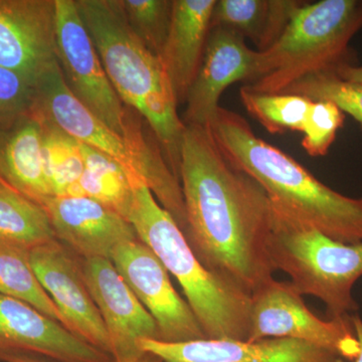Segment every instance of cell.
Listing matches in <instances>:
<instances>
[{"label":"cell","mask_w":362,"mask_h":362,"mask_svg":"<svg viewBox=\"0 0 362 362\" xmlns=\"http://www.w3.org/2000/svg\"><path fill=\"white\" fill-rule=\"evenodd\" d=\"M273 211L269 252L274 268L291 278L301 296L321 300L329 319L349 317L358 308L352 289L362 277V242H338Z\"/></svg>","instance_id":"52a82bcc"},{"label":"cell","mask_w":362,"mask_h":362,"mask_svg":"<svg viewBox=\"0 0 362 362\" xmlns=\"http://www.w3.org/2000/svg\"><path fill=\"white\" fill-rule=\"evenodd\" d=\"M0 361L2 362H57L47 357L28 352L11 351L0 354Z\"/></svg>","instance_id":"f546056e"},{"label":"cell","mask_w":362,"mask_h":362,"mask_svg":"<svg viewBox=\"0 0 362 362\" xmlns=\"http://www.w3.org/2000/svg\"><path fill=\"white\" fill-rule=\"evenodd\" d=\"M1 180H1V177H0V181H1Z\"/></svg>","instance_id":"836d02e7"},{"label":"cell","mask_w":362,"mask_h":362,"mask_svg":"<svg viewBox=\"0 0 362 362\" xmlns=\"http://www.w3.org/2000/svg\"><path fill=\"white\" fill-rule=\"evenodd\" d=\"M0 177L40 202L54 197L42 159V127L33 114L0 130Z\"/></svg>","instance_id":"d6986e66"},{"label":"cell","mask_w":362,"mask_h":362,"mask_svg":"<svg viewBox=\"0 0 362 362\" xmlns=\"http://www.w3.org/2000/svg\"><path fill=\"white\" fill-rule=\"evenodd\" d=\"M216 0H173L168 39L159 54L177 104H185L201 66Z\"/></svg>","instance_id":"ac0fdd59"},{"label":"cell","mask_w":362,"mask_h":362,"mask_svg":"<svg viewBox=\"0 0 362 362\" xmlns=\"http://www.w3.org/2000/svg\"><path fill=\"white\" fill-rule=\"evenodd\" d=\"M337 76L350 82L362 84V66L347 65L337 71Z\"/></svg>","instance_id":"4dcf8cb0"},{"label":"cell","mask_w":362,"mask_h":362,"mask_svg":"<svg viewBox=\"0 0 362 362\" xmlns=\"http://www.w3.org/2000/svg\"><path fill=\"white\" fill-rule=\"evenodd\" d=\"M111 262L158 326L159 340L180 343L207 339L187 301L173 288L168 271L141 240L123 243Z\"/></svg>","instance_id":"30bf717a"},{"label":"cell","mask_w":362,"mask_h":362,"mask_svg":"<svg viewBox=\"0 0 362 362\" xmlns=\"http://www.w3.org/2000/svg\"><path fill=\"white\" fill-rule=\"evenodd\" d=\"M32 113L58 126L78 142L89 145L118 162L132 185L135 187H148L156 201L185 233L187 216L182 188L161 147L146 137L128 139L102 122L74 96L59 64L37 84Z\"/></svg>","instance_id":"8992f818"},{"label":"cell","mask_w":362,"mask_h":362,"mask_svg":"<svg viewBox=\"0 0 362 362\" xmlns=\"http://www.w3.org/2000/svg\"><path fill=\"white\" fill-rule=\"evenodd\" d=\"M56 239L45 207L0 181V242L32 251Z\"/></svg>","instance_id":"7402d4cb"},{"label":"cell","mask_w":362,"mask_h":362,"mask_svg":"<svg viewBox=\"0 0 362 362\" xmlns=\"http://www.w3.org/2000/svg\"><path fill=\"white\" fill-rule=\"evenodd\" d=\"M37 88L14 71L0 66V130L32 114Z\"/></svg>","instance_id":"f1b7e54d"},{"label":"cell","mask_w":362,"mask_h":362,"mask_svg":"<svg viewBox=\"0 0 362 362\" xmlns=\"http://www.w3.org/2000/svg\"><path fill=\"white\" fill-rule=\"evenodd\" d=\"M39 354L57 362H113V358L33 306L0 294V354Z\"/></svg>","instance_id":"2e32d148"},{"label":"cell","mask_w":362,"mask_h":362,"mask_svg":"<svg viewBox=\"0 0 362 362\" xmlns=\"http://www.w3.org/2000/svg\"><path fill=\"white\" fill-rule=\"evenodd\" d=\"M284 93L301 95L312 101L332 102L345 115L347 114L358 123L362 132V84L350 82L328 71L302 78Z\"/></svg>","instance_id":"484cf974"},{"label":"cell","mask_w":362,"mask_h":362,"mask_svg":"<svg viewBox=\"0 0 362 362\" xmlns=\"http://www.w3.org/2000/svg\"><path fill=\"white\" fill-rule=\"evenodd\" d=\"M139 347L162 362H338L341 359L310 343L289 338L257 341L199 339L180 343L140 339Z\"/></svg>","instance_id":"e0dca14e"},{"label":"cell","mask_w":362,"mask_h":362,"mask_svg":"<svg viewBox=\"0 0 362 362\" xmlns=\"http://www.w3.org/2000/svg\"><path fill=\"white\" fill-rule=\"evenodd\" d=\"M57 54L66 86L88 110L119 135L144 134L142 116L126 106L107 76L75 0H56Z\"/></svg>","instance_id":"ba28073f"},{"label":"cell","mask_w":362,"mask_h":362,"mask_svg":"<svg viewBox=\"0 0 362 362\" xmlns=\"http://www.w3.org/2000/svg\"><path fill=\"white\" fill-rule=\"evenodd\" d=\"M80 148L84 173L66 197H90L127 220L135 189L129 176L118 162L103 152L81 142Z\"/></svg>","instance_id":"44dd1931"},{"label":"cell","mask_w":362,"mask_h":362,"mask_svg":"<svg viewBox=\"0 0 362 362\" xmlns=\"http://www.w3.org/2000/svg\"><path fill=\"white\" fill-rule=\"evenodd\" d=\"M127 221L178 281L207 339L247 341L252 295L199 261L175 218L145 185L135 187Z\"/></svg>","instance_id":"277c9868"},{"label":"cell","mask_w":362,"mask_h":362,"mask_svg":"<svg viewBox=\"0 0 362 362\" xmlns=\"http://www.w3.org/2000/svg\"><path fill=\"white\" fill-rule=\"evenodd\" d=\"M207 128L226 158L254 178L279 211L330 239L362 242V197H347L324 185L293 157L258 137L237 112L220 107Z\"/></svg>","instance_id":"7a4b0ae2"},{"label":"cell","mask_w":362,"mask_h":362,"mask_svg":"<svg viewBox=\"0 0 362 362\" xmlns=\"http://www.w3.org/2000/svg\"><path fill=\"white\" fill-rule=\"evenodd\" d=\"M240 97L247 113L273 135L301 132L312 102L301 95L255 92L247 86L240 88Z\"/></svg>","instance_id":"d4e9b609"},{"label":"cell","mask_w":362,"mask_h":362,"mask_svg":"<svg viewBox=\"0 0 362 362\" xmlns=\"http://www.w3.org/2000/svg\"><path fill=\"white\" fill-rule=\"evenodd\" d=\"M180 180L187 216L183 235L199 261L251 295L274 279L270 199L226 158L209 128H185Z\"/></svg>","instance_id":"6da1fadb"},{"label":"cell","mask_w":362,"mask_h":362,"mask_svg":"<svg viewBox=\"0 0 362 362\" xmlns=\"http://www.w3.org/2000/svg\"><path fill=\"white\" fill-rule=\"evenodd\" d=\"M104 70L126 106L149 124L169 166L180 178L185 124L160 59L135 35L121 0H75Z\"/></svg>","instance_id":"3957f363"},{"label":"cell","mask_w":362,"mask_h":362,"mask_svg":"<svg viewBox=\"0 0 362 362\" xmlns=\"http://www.w3.org/2000/svg\"><path fill=\"white\" fill-rule=\"evenodd\" d=\"M259 52L240 35L225 28H211L199 71L187 97L183 123L207 127L220 109V99L237 82L252 84L259 78Z\"/></svg>","instance_id":"5bb4252c"},{"label":"cell","mask_w":362,"mask_h":362,"mask_svg":"<svg viewBox=\"0 0 362 362\" xmlns=\"http://www.w3.org/2000/svg\"><path fill=\"white\" fill-rule=\"evenodd\" d=\"M0 362H2V361H0Z\"/></svg>","instance_id":"e575fe53"},{"label":"cell","mask_w":362,"mask_h":362,"mask_svg":"<svg viewBox=\"0 0 362 362\" xmlns=\"http://www.w3.org/2000/svg\"><path fill=\"white\" fill-rule=\"evenodd\" d=\"M361 30L362 0L304 1L277 42L259 52V78L245 86L278 94L308 76L357 65L350 42Z\"/></svg>","instance_id":"5b68a950"},{"label":"cell","mask_w":362,"mask_h":362,"mask_svg":"<svg viewBox=\"0 0 362 362\" xmlns=\"http://www.w3.org/2000/svg\"><path fill=\"white\" fill-rule=\"evenodd\" d=\"M121 4L133 32L159 57L168 39L173 0H121Z\"/></svg>","instance_id":"4316f807"},{"label":"cell","mask_w":362,"mask_h":362,"mask_svg":"<svg viewBox=\"0 0 362 362\" xmlns=\"http://www.w3.org/2000/svg\"><path fill=\"white\" fill-rule=\"evenodd\" d=\"M344 113L332 102L312 101L305 118L302 146L312 157H323L337 139V132L344 125Z\"/></svg>","instance_id":"83f0119b"},{"label":"cell","mask_w":362,"mask_h":362,"mask_svg":"<svg viewBox=\"0 0 362 362\" xmlns=\"http://www.w3.org/2000/svg\"><path fill=\"white\" fill-rule=\"evenodd\" d=\"M86 284L108 331L114 362L144 356L140 339L159 340L158 326L137 299L111 259H82Z\"/></svg>","instance_id":"4fadbf2b"},{"label":"cell","mask_w":362,"mask_h":362,"mask_svg":"<svg viewBox=\"0 0 362 362\" xmlns=\"http://www.w3.org/2000/svg\"><path fill=\"white\" fill-rule=\"evenodd\" d=\"M266 338L310 343L349 361H354L359 352L350 316L323 320L305 305L291 283L275 279L252 294L247 341Z\"/></svg>","instance_id":"9c48e42d"},{"label":"cell","mask_w":362,"mask_h":362,"mask_svg":"<svg viewBox=\"0 0 362 362\" xmlns=\"http://www.w3.org/2000/svg\"><path fill=\"white\" fill-rule=\"evenodd\" d=\"M40 284L58 307L64 326L112 357L108 331L86 284L82 259L59 240L30 252Z\"/></svg>","instance_id":"8fae6325"},{"label":"cell","mask_w":362,"mask_h":362,"mask_svg":"<svg viewBox=\"0 0 362 362\" xmlns=\"http://www.w3.org/2000/svg\"><path fill=\"white\" fill-rule=\"evenodd\" d=\"M350 320H351L352 327H354V334L357 341L359 344V352L358 356L354 359V362H362V319L359 315L350 316ZM338 362H344L343 359H339Z\"/></svg>","instance_id":"1f68e13d"},{"label":"cell","mask_w":362,"mask_h":362,"mask_svg":"<svg viewBox=\"0 0 362 362\" xmlns=\"http://www.w3.org/2000/svg\"><path fill=\"white\" fill-rule=\"evenodd\" d=\"M58 64L56 0H0V66L37 88Z\"/></svg>","instance_id":"7c38bea8"},{"label":"cell","mask_w":362,"mask_h":362,"mask_svg":"<svg viewBox=\"0 0 362 362\" xmlns=\"http://www.w3.org/2000/svg\"><path fill=\"white\" fill-rule=\"evenodd\" d=\"M299 0H216L211 28L233 30L256 45L257 51L270 49L284 32Z\"/></svg>","instance_id":"ffe728a7"},{"label":"cell","mask_w":362,"mask_h":362,"mask_svg":"<svg viewBox=\"0 0 362 362\" xmlns=\"http://www.w3.org/2000/svg\"><path fill=\"white\" fill-rule=\"evenodd\" d=\"M30 252L0 242V294L25 302L64 325L58 307L33 271Z\"/></svg>","instance_id":"603a6c76"},{"label":"cell","mask_w":362,"mask_h":362,"mask_svg":"<svg viewBox=\"0 0 362 362\" xmlns=\"http://www.w3.org/2000/svg\"><path fill=\"white\" fill-rule=\"evenodd\" d=\"M45 207L57 240L82 259H111L125 242L138 239L134 228L111 207L87 197H49Z\"/></svg>","instance_id":"9a60e30c"},{"label":"cell","mask_w":362,"mask_h":362,"mask_svg":"<svg viewBox=\"0 0 362 362\" xmlns=\"http://www.w3.org/2000/svg\"><path fill=\"white\" fill-rule=\"evenodd\" d=\"M37 119L42 123V159L52 194L66 197L84 173L80 142L54 124Z\"/></svg>","instance_id":"cb8c5ba5"},{"label":"cell","mask_w":362,"mask_h":362,"mask_svg":"<svg viewBox=\"0 0 362 362\" xmlns=\"http://www.w3.org/2000/svg\"><path fill=\"white\" fill-rule=\"evenodd\" d=\"M134 362H162V361H161L160 358H158V357L154 356V354H148V352H146V354H145L144 356L140 357V358H138L137 361H135Z\"/></svg>","instance_id":"d6a6232c"}]
</instances>
